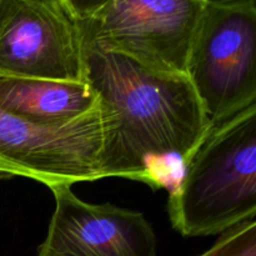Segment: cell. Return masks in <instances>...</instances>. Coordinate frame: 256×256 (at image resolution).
Returning a JSON list of instances; mask_svg holds the SVG:
<instances>
[{
  "mask_svg": "<svg viewBox=\"0 0 256 256\" xmlns=\"http://www.w3.org/2000/svg\"><path fill=\"white\" fill-rule=\"evenodd\" d=\"M0 76L85 82L76 24L58 0H0Z\"/></svg>",
  "mask_w": 256,
  "mask_h": 256,
  "instance_id": "cell-6",
  "label": "cell"
},
{
  "mask_svg": "<svg viewBox=\"0 0 256 256\" xmlns=\"http://www.w3.org/2000/svg\"><path fill=\"white\" fill-rule=\"evenodd\" d=\"M0 108L42 124L72 122L99 108L86 82L0 76Z\"/></svg>",
  "mask_w": 256,
  "mask_h": 256,
  "instance_id": "cell-8",
  "label": "cell"
},
{
  "mask_svg": "<svg viewBox=\"0 0 256 256\" xmlns=\"http://www.w3.org/2000/svg\"><path fill=\"white\" fill-rule=\"evenodd\" d=\"M85 82L99 99L102 178L172 192L214 125L186 74L154 72L82 44Z\"/></svg>",
  "mask_w": 256,
  "mask_h": 256,
  "instance_id": "cell-1",
  "label": "cell"
},
{
  "mask_svg": "<svg viewBox=\"0 0 256 256\" xmlns=\"http://www.w3.org/2000/svg\"><path fill=\"white\" fill-rule=\"evenodd\" d=\"M199 256H256L255 219L230 228L208 252Z\"/></svg>",
  "mask_w": 256,
  "mask_h": 256,
  "instance_id": "cell-9",
  "label": "cell"
},
{
  "mask_svg": "<svg viewBox=\"0 0 256 256\" xmlns=\"http://www.w3.org/2000/svg\"><path fill=\"white\" fill-rule=\"evenodd\" d=\"M255 49V0H208L186 75L212 125L256 104Z\"/></svg>",
  "mask_w": 256,
  "mask_h": 256,
  "instance_id": "cell-3",
  "label": "cell"
},
{
  "mask_svg": "<svg viewBox=\"0 0 256 256\" xmlns=\"http://www.w3.org/2000/svg\"><path fill=\"white\" fill-rule=\"evenodd\" d=\"M70 188H50L55 210L38 256H156V235L142 212L89 204Z\"/></svg>",
  "mask_w": 256,
  "mask_h": 256,
  "instance_id": "cell-7",
  "label": "cell"
},
{
  "mask_svg": "<svg viewBox=\"0 0 256 256\" xmlns=\"http://www.w3.org/2000/svg\"><path fill=\"white\" fill-rule=\"evenodd\" d=\"M70 19L82 22L104 6L108 0H58Z\"/></svg>",
  "mask_w": 256,
  "mask_h": 256,
  "instance_id": "cell-10",
  "label": "cell"
},
{
  "mask_svg": "<svg viewBox=\"0 0 256 256\" xmlns=\"http://www.w3.org/2000/svg\"><path fill=\"white\" fill-rule=\"evenodd\" d=\"M206 4L208 0H108L75 24L82 44L119 52L154 72L186 74Z\"/></svg>",
  "mask_w": 256,
  "mask_h": 256,
  "instance_id": "cell-4",
  "label": "cell"
},
{
  "mask_svg": "<svg viewBox=\"0 0 256 256\" xmlns=\"http://www.w3.org/2000/svg\"><path fill=\"white\" fill-rule=\"evenodd\" d=\"M168 214L188 238L255 219L256 104L210 129L169 192Z\"/></svg>",
  "mask_w": 256,
  "mask_h": 256,
  "instance_id": "cell-2",
  "label": "cell"
},
{
  "mask_svg": "<svg viewBox=\"0 0 256 256\" xmlns=\"http://www.w3.org/2000/svg\"><path fill=\"white\" fill-rule=\"evenodd\" d=\"M100 108L72 122L42 124L0 108V176L48 188L104 179Z\"/></svg>",
  "mask_w": 256,
  "mask_h": 256,
  "instance_id": "cell-5",
  "label": "cell"
}]
</instances>
